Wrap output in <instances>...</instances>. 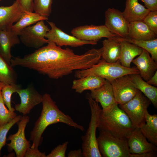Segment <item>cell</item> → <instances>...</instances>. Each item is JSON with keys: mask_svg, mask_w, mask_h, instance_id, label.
Segmentation results:
<instances>
[{"mask_svg": "<svg viewBox=\"0 0 157 157\" xmlns=\"http://www.w3.org/2000/svg\"><path fill=\"white\" fill-rule=\"evenodd\" d=\"M44 21H39L23 29L19 35L20 42L26 47L37 49L48 44L49 42L45 36L50 29Z\"/></svg>", "mask_w": 157, "mask_h": 157, "instance_id": "cell-8", "label": "cell"}, {"mask_svg": "<svg viewBox=\"0 0 157 157\" xmlns=\"http://www.w3.org/2000/svg\"><path fill=\"white\" fill-rule=\"evenodd\" d=\"M106 80L97 76L89 75L73 80L72 89L79 93L87 90L90 91L98 88L104 85Z\"/></svg>", "mask_w": 157, "mask_h": 157, "instance_id": "cell-23", "label": "cell"}, {"mask_svg": "<svg viewBox=\"0 0 157 157\" xmlns=\"http://www.w3.org/2000/svg\"><path fill=\"white\" fill-rule=\"evenodd\" d=\"M48 18L33 12L24 11L20 19L12 26L10 30L14 34L19 35L24 28L43 20H47Z\"/></svg>", "mask_w": 157, "mask_h": 157, "instance_id": "cell-27", "label": "cell"}, {"mask_svg": "<svg viewBox=\"0 0 157 157\" xmlns=\"http://www.w3.org/2000/svg\"><path fill=\"white\" fill-rule=\"evenodd\" d=\"M99 131L97 142L102 157H130L126 139L106 131Z\"/></svg>", "mask_w": 157, "mask_h": 157, "instance_id": "cell-6", "label": "cell"}, {"mask_svg": "<svg viewBox=\"0 0 157 157\" xmlns=\"http://www.w3.org/2000/svg\"><path fill=\"white\" fill-rule=\"evenodd\" d=\"M47 22L51 29L47 33L45 38L49 42H53L58 46L77 47L86 44L96 45L97 43V41L82 40L73 35H69L57 27L53 22Z\"/></svg>", "mask_w": 157, "mask_h": 157, "instance_id": "cell-10", "label": "cell"}, {"mask_svg": "<svg viewBox=\"0 0 157 157\" xmlns=\"http://www.w3.org/2000/svg\"><path fill=\"white\" fill-rule=\"evenodd\" d=\"M128 37L137 40H149L156 38V34L143 20L129 23Z\"/></svg>", "mask_w": 157, "mask_h": 157, "instance_id": "cell-21", "label": "cell"}, {"mask_svg": "<svg viewBox=\"0 0 157 157\" xmlns=\"http://www.w3.org/2000/svg\"><path fill=\"white\" fill-rule=\"evenodd\" d=\"M69 142L66 141L55 147L46 157H65Z\"/></svg>", "mask_w": 157, "mask_h": 157, "instance_id": "cell-35", "label": "cell"}, {"mask_svg": "<svg viewBox=\"0 0 157 157\" xmlns=\"http://www.w3.org/2000/svg\"><path fill=\"white\" fill-rule=\"evenodd\" d=\"M156 34L157 35V10L150 11L143 20Z\"/></svg>", "mask_w": 157, "mask_h": 157, "instance_id": "cell-34", "label": "cell"}, {"mask_svg": "<svg viewBox=\"0 0 157 157\" xmlns=\"http://www.w3.org/2000/svg\"><path fill=\"white\" fill-rule=\"evenodd\" d=\"M91 110V118L85 134L82 136V151L83 157H101L98 147L96 131L98 128L101 109L98 103L91 97L90 94H86Z\"/></svg>", "mask_w": 157, "mask_h": 157, "instance_id": "cell-5", "label": "cell"}, {"mask_svg": "<svg viewBox=\"0 0 157 157\" xmlns=\"http://www.w3.org/2000/svg\"><path fill=\"white\" fill-rule=\"evenodd\" d=\"M71 33L80 40L89 41H97L103 38H110L118 36L110 32L104 25L80 26L73 28Z\"/></svg>", "mask_w": 157, "mask_h": 157, "instance_id": "cell-12", "label": "cell"}, {"mask_svg": "<svg viewBox=\"0 0 157 157\" xmlns=\"http://www.w3.org/2000/svg\"><path fill=\"white\" fill-rule=\"evenodd\" d=\"M16 93L19 96L21 102L15 105V109L23 115L29 114L35 106L42 103V96L31 85L19 89Z\"/></svg>", "mask_w": 157, "mask_h": 157, "instance_id": "cell-15", "label": "cell"}, {"mask_svg": "<svg viewBox=\"0 0 157 157\" xmlns=\"http://www.w3.org/2000/svg\"><path fill=\"white\" fill-rule=\"evenodd\" d=\"M121 52L119 61L124 67L130 68L133 60L140 55L143 49L138 46L120 38Z\"/></svg>", "mask_w": 157, "mask_h": 157, "instance_id": "cell-24", "label": "cell"}, {"mask_svg": "<svg viewBox=\"0 0 157 157\" xmlns=\"http://www.w3.org/2000/svg\"><path fill=\"white\" fill-rule=\"evenodd\" d=\"M132 62L136 66L142 78L147 82L157 71V63L150 57L149 53L144 49Z\"/></svg>", "mask_w": 157, "mask_h": 157, "instance_id": "cell-18", "label": "cell"}, {"mask_svg": "<svg viewBox=\"0 0 157 157\" xmlns=\"http://www.w3.org/2000/svg\"><path fill=\"white\" fill-rule=\"evenodd\" d=\"M2 98L0 91V126L6 124L12 120L17 115L14 112L8 109Z\"/></svg>", "mask_w": 157, "mask_h": 157, "instance_id": "cell-32", "label": "cell"}, {"mask_svg": "<svg viewBox=\"0 0 157 157\" xmlns=\"http://www.w3.org/2000/svg\"><path fill=\"white\" fill-rule=\"evenodd\" d=\"M105 25L109 31L125 39L128 37L129 23L122 12L114 8H109L105 12Z\"/></svg>", "mask_w": 157, "mask_h": 157, "instance_id": "cell-13", "label": "cell"}, {"mask_svg": "<svg viewBox=\"0 0 157 157\" xmlns=\"http://www.w3.org/2000/svg\"><path fill=\"white\" fill-rule=\"evenodd\" d=\"M118 105L106 111L101 109L98 128L127 139L135 127L127 114Z\"/></svg>", "mask_w": 157, "mask_h": 157, "instance_id": "cell-3", "label": "cell"}, {"mask_svg": "<svg viewBox=\"0 0 157 157\" xmlns=\"http://www.w3.org/2000/svg\"><path fill=\"white\" fill-rule=\"evenodd\" d=\"M90 94L93 99L100 103L103 111L108 110L117 104L114 97L111 84L107 80L102 86L91 90Z\"/></svg>", "mask_w": 157, "mask_h": 157, "instance_id": "cell-17", "label": "cell"}, {"mask_svg": "<svg viewBox=\"0 0 157 157\" xmlns=\"http://www.w3.org/2000/svg\"><path fill=\"white\" fill-rule=\"evenodd\" d=\"M2 0H0V1H1Z\"/></svg>", "mask_w": 157, "mask_h": 157, "instance_id": "cell-42", "label": "cell"}, {"mask_svg": "<svg viewBox=\"0 0 157 157\" xmlns=\"http://www.w3.org/2000/svg\"><path fill=\"white\" fill-rule=\"evenodd\" d=\"M150 11L139 3L138 0H126L125 8L122 13L129 23L134 21L143 20Z\"/></svg>", "mask_w": 157, "mask_h": 157, "instance_id": "cell-22", "label": "cell"}, {"mask_svg": "<svg viewBox=\"0 0 157 157\" xmlns=\"http://www.w3.org/2000/svg\"><path fill=\"white\" fill-rule=\"evenodd\" d=\"M4 85V84L0 82V91L1 90L2 88Z\"/></svg>", "mask_w": 157, "mask_h": 157, "instance_id": "cell-41", "label": "cell"}, {"mask_svg": "<svg viewBox=\"0 0 157 157\" xmlns=\"http://www.w3.org/2000/svg\"><path fill=\"white\" fill-rule=\"evenodd\" d=\"M22 117L21 115L16 116L10 122L0 126V156L1 149L6 144L7 133L15 124L21 120Z\"/></svg>", "mask_w": 157, "mask_h": 157, "instance_id": "cell-33", "label": "cell"}, {"mask_svg": "<svg viewBox=\"0 0 157 157\" xmlns=\"http://www.w3.org/2000/svg\"><path fill=\"white\" fill-rule=\"evenodd\" d=\"M131 79L136 88L142 92L156 108L157 88L145 81L139 74L129 75Z\"/></svg>", "mask_w": 157, "mask_h": 157, "instance_id": "cell-25", "label": "cell"}, {"mask_svg": "<svg viewBox=\"0 0 157 157\" xmlns=\"http://www.w3.org/2000/svg\"><path fill=\"white\" fill-rule=\"evenodd\" d=\"M139 128L142 133L148 140L157 146V115L150 114L148 111L146 114L145 122Z\"/></svg>", "mask_w": 157, "mask_h": 157, "instance_id": "cell-26", "label": "cell"}, {"mask_svg": "<svg viewBox=\"0 0 157 157\" xmlns=\"http://www.w3.org/2000/svg\"><path fill=\"white\" fill-rule=\"evenodd\" d=\"M68 157H83L82 149H79L76 150L71 151L68 154Z\"/></svg>", "mask_w": 157, "mask_h": 157, "instance_id": "cell-39", "label": "cell"}, {"mask_svg": "<svg viewBox=\"0 0 157 157\" xmlns=\"http://www.w3.org/2000/svg\"><path fill=\"white\" fill-rule=\"evenodd\" d=\"M110 82L118 105L123 104L130 100L138 91L132 83L129 75L118 77Z\"/></svg>", "mask_w": 157, "mask_h": 157, "instance_id": "cell-11", "label": "cell"}, {"mask_svg": "<svg viewBox=\"0 0 157 157\" xmlns=\"http://www.w3.org/2000/svg\"><path fill=\"white\" fill-rule=\"evenodd\" d=\"M139 73L137 68L124 67L121 65L119 60L115 63H109L102 59L90 68L78 70L76 72L75 76L79 78L94 75L102 78L110 82L124 75Z\"/></svg>", "mask_w": 157, "mask_h": 157, "instance_id": "cell-4", "label": "cell"}, {"mask_svg": "<svg viewBox=\"0 0 157 157\" xmlns=\"http://www.w3.org/2000/svg\"><path fill=\"white\" fill-rule=\"evenodd\" d=\"M101 58L100 49H92L81 55L76 54L68 48H62L55 43L48 44L29 54L27 65L30 69L57 79L75 70L88 69Z\"/></svg>", "mask_w": 157, "mask_h": 157, "instance_id": "cell-1", "label": "cell"}, {"mask_svg": "<svg viewBox=\"0 0 157 157\" xmlns=\"http://www.w3.org/2000/svg\"><path fill=\"white\" fill-rule=\"evenodd\" d=\"M122 39L146 50L151 55V58L157 63V39L142 40H134L128 37Z\"/></svg>", "mask_w": 157, "mask_h": 157, "instance_id": "cell-29", "label": "cell"}, {"mask_svg": "<svg viewBox=\"0 0 157 157\" xmlns=\"http://www.w3.org/2000/svg\"><path fill=\"white\" fill-rule=\"evenodd\" d=\"M53 0H33L35 13L48 18L51 12Z\"/></svg>", "mask_w": 157, "mask_h": 157, "instance_id": "cell-31", "label": "cell"}, {"mask_svg": "<svg viewBox=\"0 0 157 157\" xmlns=\"http://www.w3.org/2000/svg\"><path fill=\"white\" fill-rule=\"evenodd\" d=\"M21 86L16 83L5 85L1 90V94L3 100L9 110L14 112L15 109L12 107L11 104V98L12 94L16 93L17 91L21 88Z\"/></svg>", "mask_w": 157, "mask_h": 157, "instance_id": "cell-30", "label": "cell"}, {"mask_svg": "<svg viewBox=\"0 0 157 157\" xmlns=\"http://www.w3.org/2000/svg\"><path fill=\"white\" fill-rule=\"evenodd\" d=\"M151 102L140 91L135 96L126 103L119 105V107L124 110L130 119L135 128L139 127L145 122L147 108Z\"/></svg>", "mask_w": 157, "mask_h": 157, "instance_id": "cell-7", "label": "cell"}, {"mask_svg": "<svg viewBox=\"0 0 157 157\" xmlns=\"http://www.w3.org/2000/svg\"><path fill=\"white\" fill-rule=\"evenodd\" d=\"M24 157H46L45 152L40 151L38 148H29L26 151Z\"/></svg>", "mask_w": 157, "mask_h": 157, "instance_id": "cell-36", "label": "cell"}, {"mask_svg": "<svg viewBox=\"0 0 157 157\" xmlns=\"http://www.w3.org/2000/svg\"><path fill=\"white\" fill-rule=\"evenodd\" d=\"M149 84L156 86H157V71L155 73L154 75L147 81Z\"/></svg>", "mask_w": 157, "mask_h": 157, "instance_id": "cell-40", "label": "cell"}, {"mask_svg": "<svg viewBox=\"0 0 157 157\" xmlns=\"http://www.w3.org/2000/svg\"><path fill=\"white\" fill-rule=\"evenodd\" d=\"M29 120L28 116L23 115L21 120L17 123V132L10 135L7 139L10 141L7 144L8 151L11 152L14 150L17 157H24L26 151L31 147L30 142L26 138L25 134L26 127Z\"/></svg>", "mask_w": 157, "mask_h": 157, "instance_id": "cell-9", "label": "cell"}, {"mask_svg": "<svg viewBox=\"0 0 157 157\" xmlns=\"http://www.w3.org/2000/svg\"><path fill=\"white\" fill-rule=\"evenodd\" d=\"M17 75L11 66L0 55V82L5 85L16 83Z\"/></svg>", "mask_w": 157, "mask_h": 157, "instance_id": "cell-28", "label": "cell"}, {"mask_svg": "<svg viewBox=\"0 0 157 157\" xmlns=\"http://www.w3.org/2000/svg\"><path fill=\"white\" fill-rule=\"evenodd\" d=\"M145 7L150 11L157 10V0H141Z\"/></svg>", "mask_w": 157, "mask_h": 157, "instance_id": "cell-38", "label": "cell"}, {"mask_svg": "<svg viewBox=\"0 0 157 157\" xmlns=\"http://www.w3.org/2000/svg\"><path fill=\"white\" fill-rule=\"evenodd\" d=\"M20 42L18 35L10 29L0 30V55L10 65L12 58L11 48Z\"/></svg>", "mask_w": 157, "mask_h": 157, "instance_id": "cell-20", "label": "cell"}, {"mask_svg": "<svg viewBox=\"0 0 157 157\" xmlns=\"http://www.w3.org/2000/svg\"><path fill=\"white\" fill-rule=\"evenodd\" d=\"M127 140L130 157L157 151V146L148 142L139 127L134 128Z\"/></svg>", "mask_w": 157, "mask_h": 157, "instance_id": "cell-14", "label": "cell"}, {"mask_svg": "<svg viewBox=\"0 0 157 157\" xmlns=\"http://www.w3.org/2000/svg\"><path fill=\"white\" fill-rule=\"evenodd\" d=\"M121 38L117 36L103 41V47L100 49L103 60L109 63H115L119 60L121 52Z\"/></svg>", "mask_w": 157, "mask_h": 157, "instance_id": "cell-19", "label": "cell"}, {"mask_svg": "<svg viewBox=\"0 0 157 157\" xmlns=\"http://www.w3.org/2000/svg\"><path fill=\"white\" fill-rule=\"evenodd\" d=\"M17 0L24 11L29 12H33V0Z\"/></svg>", "mask_w": 157, "mask_h": 157, "instance_id": "cell-37", "label": "cell"}, {"mask_svg": "<svg viewBox=\"0 0 157 157\" xmlns=\"http://www.w3.org/2000/svg\"><path fill=\"white\" fill-rule=\"evenodd\" d=\"M24 11L17 0L9 6H0V30H10L22 15Z\"/></svg>", "mask_w": 157, "mask_h": 157, "instance_id": "cell-16", "label": "cell"}, {"mask_svg": "<svg viewBox=\"0 0 157 157\" xmlns=\"http://www.w3.org/2000/svg\"><path fill=\"white\" fill-rule=\"evenodd\" d=\"M42 103L40 115L30 133V140L33 142L31 148H38L42 142V134L47 127L52 124L62 123L82 131H84L83 126L75 122L71 117L59 109L49 94L45 93L42 96Z\"/></svg>", "mask_w": 157, "mask_h": 157, "instance_id": "cell-2", "label": "cell"}]
</instances>
